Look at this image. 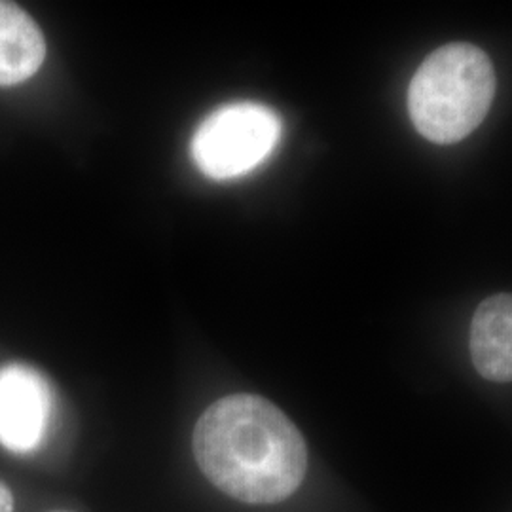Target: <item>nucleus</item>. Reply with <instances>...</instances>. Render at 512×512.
Here are the masks:
<instances>
[{
	"mask_svg": "<svg viewBox=\"0 0 512 512\" xmlns=\"http://www.w3.org/2000/svg\"><path fill=\"white\" fill-rule=\"evenodd\" d=\"M192 446L203 475L224 494L253 505L287 499L308 469L296 425L256 395H232L207 408Z\"/></svg>",
	"mask_w": 512,
	"mask_h": 512,
	"instance_id": "f257e3e1",
	"label": "nucleus"
},
{
	"mask_svg": "<svg viewBox=\"0 0 512 512\" xmlns=\"http://www.w3.org/2000/svg\"><path fill=\"white\" fill-rule=\"evenodd\" d=\"M494 95L490 57L473 44L454 42L421 63L408 88V110L425 139L452 145L482 124Z\"/></svg>",
	"mask_w": 512,
	"mask_h": 512,
	"instance_id": "f03ea898",
	"label": "nucleus"
},
{
	"mask_svg": "<svg viewBox=\"0 0 512 512\" xmlns=\"http://www.w3.org/2000/svg\"><path fill=\"white\" fill-rule=\"evenodd\" d=\"M283 124L260 103H232L215 110L196 129L190 152L211 179H236L262 164L281 139Z\"/></svg>",
	"mask_w": 512,
	"mask_h": 512,
	"instance_id": "7ed1b4c3",
	"label": "nucleus"
},
{
	"mask_svg": "<svg viewBox=\"0 0 512 512\" xmlns=\"http://www.w3.org/2000/svg\"><path fill=\"white\" fill-rule=\"evenodd\" d=\"M54 410L48 382L25 365L0 368V444L12 452H33L44 439Z\"/></svg>",
	"mask_w": 512,
	"mask_h": 512,
	"instance_id": "20e7f679",
	"label": "nucleus"
},
{
	"mask_svg": "<svg viewBox=\"0 0 512 512\" xmlns=\"http://www.w3.org/2000/svg\"><path fill=\"white\" fill-rule=\"evenodd\" d=\"M469 346L482 378L512 382V294H495L476 308Z\"/></svg>",
	"mask_w": 512,
	"mask_h": 512,
	"instance_id": "39448f33",
	"label": "nucleus"
},
{
	"mask_svg": "<svg viewBox=\"0 0 512 512\" xmlns=\"http://www.w3.org/2000/svg\"><path fill=\"white\" fill-rule=\"evenodd\" d=\"M46 57V40L23 8L0 0V88L16 86L38 73Z\"/></svg>",
	"mask_w": 512,
	"mask_h": 512,
	"instance_id": "423d86ee",
	"label": "nucleus"
},
{
	"mask_svg": "<svg viewBox=\"0 0 512 512\" xmlns=\"http://www.w3.org/2000/svg\"><path fill=\"white\" fill-rule=\"evenodd\" d=\"M14 511V497L10 494V490L0 482V512Z\"/></svg>",
	"mask_w": 512,
	"mask_h": 512,
	"instance_id": "0eeeda50",
	"label": "nucleus"
}]
</instances>
